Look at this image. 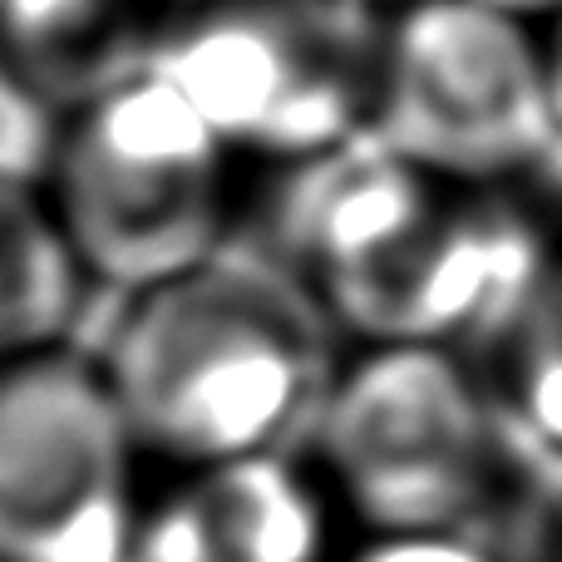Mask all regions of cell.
I'll list each match as a JSON object with an SVG mask.
<instances>
[{
  "label": "cell",
  "mask_w": 562,
  "mask_h": 562,
  "mask_svg": "<svg viewBox=\"0 0 562 562\" xmlns=\"http://www.w3.org/2000/svg\"><path fill=\"white\" fill-rule=\"evenodd\" d=\"M330 316L291 272L213 257L124 301L94 360L138 454L207 469L272 454L326 395Z\"/></svg>",
  "instance_id": "6da1fadb"
},
{
  "label": "cell",
  "mask_w": 562,
  "mask_h": 562,
  "mask_svg": "<svg viewBox=\"0 0 562 562\" xmlns=\"http://www.w3.org/2000/svg\"><path fill=\"white\" fill-rule=\"evenodd\" d=\"M243 173L193 99L128 55L65 94L40 188L85 277L134 296L223 257Z\"/></svg>",
  "instance_id": "7a4b0ae2"
},
{
  "label": "cell",
  "mask_w": 562,
  "mask_h": 562,
  "mask_svg": "<svg viewBox=\"0 0 562 562\" xmlns=\"http://www.w3.org/2000/svg\"><path fill=\"white\" fill-rule=\"evenodd\" d=\"M138 59L168 75L247 168H291L370 134L380 10L360 0H207L158 15Z\"/></svg>",
  "instance_id": "3957f363"
},
{
  "label": "cell",
  "mask_w": 562,
  "mask_h": 562,
  "mask_svg": "<svg viewBox=\"0 0 562 562\" xmlns=\"http://www.w3.org/2000/svg\"><path fill=\"white\" fill-rule=\"evenodd\" d=\"M316 454L375 538L459 533L508 484L488 390L449 346H360L321 395Z\"/></svg>",
  "instance_id": "277c9868"
},
{
  "label": "cell",
  "mask_w": 562,
  "mask_h": 562,
  "mask_svg": "<svg viewBox=\"0 0 562 562\" xmlns=\"http://www.w3.org/2000/svg\"><path fill=\"white\" fill-rule=\"evenodd\" d=\"M370 138L459 188H518L553 168L543 30L479 0L385 10Z\"/></svg>",
  "instance_id": "5b68a950"
},
{
  "label": "cell",
  "mask_w": 562,
  "mask_h": 562,
  "mask_svg": "<svg viewBox=\"0 0 562 562\" xmlns=\"http://www.w3.org/2000/svg\"><path fill=\"white\" fill-rule=\"evenodd\" d=\"M138 459L94 360L0 366V562H134Z\"/></svg>",
  "instance_id": "8992f818"
},
{
  "label": "cell",
  "mask_w": 562,
  "mask_h": 562,
  "mask_svg": "<svg viewBox=\"0 0 562 562\" xmlns=\"http://www.w3.org/2000/svg\"><path fill=\"white\" fill-rule=\"evenodd\" d=\"M558 247L514 188L445 183L360 272L316 291L330 326L360 346H449L498 336L548 286Z\"/></svg>",
  "instance_id": "52a82bcc"
},
{
  "label": "cell",
  "mask_w": 562,
  "mask_h": 562,
  "mask_svg": "<svg viewBox=\"0 0 562 562\" xmlns=\"http://www.w3.org/2000/svg\"><path fill=\"white\" fill-rule=\"evenodd\" d=\"M336 498L291 459L178 469L138 508L134 562H336Z\"/></svg>",
  "instance_id": "ba28073f"
},
{
  "label": "cell",
  "mask_w": 562,
  "mask_h": 562,
  "mask_svg": "<svg viewBox=\"0 0 562 562\" xmlns=\"http://www.w3.org/2000/svg\"><path fill=\"white\" fill-rule=\"evenodd\" d=\"M89 277L40 183H0V366L65 350Z\"/></svg>",
  "instance_id": "9c48e42d"
},
{
  "label": "cell",
  "mask_w": 562,
  "mask_h": 562,
  "mask_svg": "<svg viewBox=\"0 0 562 562\" xmlns=\"http://www.w3.org/2000/svg\"><path fill=\"white\" fill-rule=\"evenodd\" d=\"M508 350V395L514 415L528 425L538 449L562 454V252L548 272V286L524 311L514 330L504 336Z\"/></svg>",
  "instance_id": "30bf717a"
},
{
  "label": "cell",
  "mask_w": 562,
  "mask_h": 562,
  "mask_svg": "<svg viewBox=\"0 0 562 562\" xmlns=\"http://www.w3.org/2000/svg\"><path fill=\"white\" fill-rule=\"evenodd\" d=\"M69 89L0 55V183H45Z\"/></svg>",
  "instance_id": "8fae6325"
},
{
  "label": "cell",
  "mask_w": 562,
  "mask_h": 562,
  "mask_svg": "<svg viewBox=\"0 0 562 562\" xmlns=\"http://www.w3.org/2000/svg\"><path fill=\"white\" fill-rule=\"evenodd\" d=\"M494 562H562V454L538 449V464L498 494Z\"/></svg>",
  "instance_id": "7c38bea8"
},
{
  "label": "cell",
  "mask_w": 562,
  "mask_h": 562,
  "mask_svg": "<svg viewBox=\"0 0 562 562\" xmlns=\"http://www.w3.org/2000/svg\"><path fill=\"white\" fill-rule=\"evenodd\" d=\"M346 562H494V553L464 533H415V538H370Z\"/></svg>",
  "instance_id": "4fadbf2b"
},
{
  "label": "cell",
  "mask_w": 562,
  "mask_h": 562,
  "mask_svg": "<svg viewBox=\"0 0 562 562\" xmlns=\"http://www.w3.org/2000/svg\"><path fill=\"white\" fill-rule=\"evenodd\" d=\"M479 5L488 10H504V15L514 20H528V25H553V20H562V0H479Z\"/></svg>",
  "instance_id": "5bb4252c"
},
{
  "label": "cell",
  "mask_w": 562,
  "mask_h": 562,
  "mask_svg": "<svg viewBox=\"0 0 562 562\" xmlns=\"http://www.w3.org/2000/svg\"><path fill=\"white\" fill-rule=\"evenodd\" d=\"M193 5H207V0H144L148 25H154L158 15H178V10H193Z\"/></svg>",
  "instance_id": "9a60e30c"
},
{
  "label": "cell",
  "mask_w": 562,
  "mask_h": 562,
  "mask_svg": "<svg viewBox=\"0 0 562 562\" xmlns=\"http://www.w3.org/2000/svg\"><path fill=\"white\" fill-rule=\"evenodd\" d=\"M360 5H370V10H380V15H385V10H395V5H405V0H360Z\"/></svg>",
  "instance_id": "2e32d148"
},
{
  "label": "cell",
  "mask_w": 562,
  "mask_h": 562,
  "mask_svg": "<svg viewBox=\"0 0 562 562\" xmlns=\"http://www.w3.org/2000/svg\"><path fill=\"white\" fill-rule=\"evenodd\" d=\"M0 5H5V0H0Z\"/></svg>",
  "instance_id": "e0dca14e"
}]
</instances>
